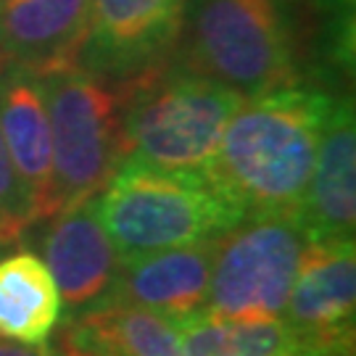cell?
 Here are the masks:
<instances>
[{"label": "cell", "instance_id": "1", "mask_svg": "<svg viewBox=\"0 0 356 356\" xmlns=\"http://www.w3.org/2000/svg\"><path fill=\"white\" fill-rule=\"evenodd\" d=\"M330 103V92L304 85L243 98L204 175L243 216H298Z\"/></svg>", "mask_w": 356, "mask_h": 356}, {"label": "cell", "instance_id": "2", "mask_svg": "<svg viewBox=\"0 0 356 356\" xmlns=\"http://www.w3.org/2000/svg\"><path fill=\"white\" fill-rule=\"evenodd\" d=\"M177 64L254 98L301 85L296 0H188Z\"/></svg>", "mask_w": 356, "mask_h": 356}, {"label": "cell", "instance_id": "3", "mask_svg": "<svg viewBox=\"0 0 356 356\" xmlns=\"http://www.w3.org/2000/svg\"><path fill=\"white\" fill-rule=\"evenodd\" d=\"M243 95L188 66H151L129 76L122 116L124 161L206 172ZM122 161V164H124Z\"/></svg>", "mask_w": 356, "mask_h": 356}, {"label": "cell", "instance_id": "4", "mask_svg": "<svg viewBox=\"0 0 356 356\" xmlns=\"http://www.w3.org/2000/svg\"><path fill=\"white\" fill-rule=\"evenodd\" d=\"M95 209L122 261L209 241L243 219L241 209L204 172L132 161L116 169Z\"/></svg>", "mask_w": 356, "mask_h": 356}, {"label": "cell", "instance_id": "5", "mask_svg": "<svg viewBox=\"0 0 356 356\" xmlns=\"http://www.w3.org/2000/svg\"><path fill=\"white\" fill-rule=\"evenodd\" d=\"M38 74L51 119L53 201L58 214L98 198L124 161L122 116L129 79L95 74L76 61L40 69Z\"/></svg>", "mask_w": 356, "mask_h": 356}, {"label": "cell", "instance_id": "6", "mask_svg": "<svg viewBox=\"0 0 356 356\" xmlns=\"http://www.w3.org/2000/svg\"><path fill=\"white\" fill-rule=\"evenodd\" d=\"M309 241L296 214L243 216L232 227L216 232L204 312L238 322L282 317Z\"/></svg>", "mask_w": 356, "mask_h": 356}, {"label": "cell", "instance_id": "7", "mask_svg": "<svg viewBox=\"0 0 356 356\" xmlns=\"http://www.w3.org/2000/svg\"><path fill=\"white\" fill-rule=\"evenodd\" d=\"M188 0H90V22L76 64L129 79L161 64L175 48Z\"/></svg>", "mask_w": 356, "mask_h": 356}, {"label": "cell", "instance_id": "8", "mask_svg": "<svg viewBox=\"0 0 356 356\" xmlns=\"http://www.w3.org/2000/svg\"><path fill=\"white\" fill-rule=\"evenodd\" d=\"M354 238H312L298 259L282 319L314 346L354 348Z\"/></svg>", "mask_w": 356, "mask_h": 356}, {"label": "cell", "instance_id": "9", "mask_svg": "<svg viewBox=\"0 0 356 356\" xmlns=\"http://www.w3.org/2000/svg\"><path fill=\"white\" fill-rule=\"evenodd\" d=\"M51 219L42 251L61 296V306L66 309V319H74L108 304L122 259L103 229L95 198L61 209Z\"/></svg>", "mask_w": 356, "mask_h": 356}, {"label": "cell", "instance_id": "10", "mask_svg": "<svg viewBox=\"0 0 356 356\" xmlns=\"http://www.w3.org/2000/svg\"><path fill=\"white\" fill-rule=\"evenodd\" d=\"M0 138L11 156L35 222L56 214L53 143L42 79L35 69L0 61Z\"/></svg>", "mask_w": 356, "mask_h": 356}, {"label": "cell", "instance_id": "11", "mask_svg": "<svg viewBox=\"0 0 356 356\" xmlns=\"http://www.w3.org/2000/svg\"><path fill=\"white\" fill-rule=\"evenodd\" d=\"M298 219L309 238H354L356 119L351 98L332 95Z\"/></svg>", "mask_w": 356, "mask_h": 356}, {"label": "cell", "instance_id": "12", "mask_svg": "<svg viewBox=\"0 0 356 356\" xmlns=\"http://www.w3.org/2000/svg\"><path fill=\"white\" fill-rule=\"evenodd\" d=\"M209 282L211 238L122 261L108 304L140 306L175 322L204 312Z\"/></svg>", "mask_w": 356, "mask_h": 356}, {"label": "cell", "instance_id": "13", "mask_svg": "<svg viewBox=\"0 0 356 356\" xmlns=\"http://www.w3.org/2000/svg\"><path fill=\"white\" fill-rule=\"evenodd\" d=\"M90 0H0V61L48 69L76 61Z\"/></svg>", "mask_w": 356, "mask_h": 356}, {"label": "cell", "instance_id": "14", "mask_svg": "<svg viewBox=\"0 0 356 356\" xmlns=\"http://www.w3.org/2000/svg\"><path fill=\"white\" fill-rule=\"evenodd\" d=\"M61 296L48 264L32 251L0 259V341L38 346L53 335Z\"/></svg>", "mask_w": 356, "mask_h": 356}, {"label": "cell", "instance_id": "15", "mask_svg": "<svg viewBox=\"0 0 356 356\" xmlns=\"http://www.w3.org/2000/svg\"><path fill=\"white\" fill-rule=\"evenodd\" d=\"M61 335L95 356H185L169 319L129 304H103L66 319Z\"/></svg>", "mask_w": 356, "mask_h": 356}, {"label": "cell", "instance_id": "16", "mask_svg": "<svg viewBox=\"0 0 356 356\" xmlns=\"http://www.w3.org/2000/svg\"><path fill=\"white\" fill-rule=\"evenodd\" d=\"M172 325L185 356H280L301 346H314L282 317L238 322L198 312Z\"/></svg>", "mask_w": 356, "mask_h": 356}, {"label": "cell", "instance_id": "17", "mask_svg": "<svg viewBox=\"0 0 356 356\" xmlns=\"http://www.w3.org/2000/svg\"><path fill=\"white\" fill-rule=\"evenodd\" d=\"M32 209L24 195V188L16 177L11 156L0 138V245L19 241L26 227H32Z\"/></svg>", "mask_w": 356, "mask_h": 356}, {"label": "cell", "instance_id": "18", "mask_svg": "<svg viewBox=\"0 0 356 356\" xmlns=\"http://www.w3.org/2000/svg\"><path fill=\"white\" fill-rule=\"evenodd\" d=\"M0 356H53V348L45 343H13V341H0Z\"/></svg>", "mask_w": 356, "mask_h": 356}, {"label": "cell", "instance_id": "19", "mask_svg": "<svg viewBox=\"0 0 356 356\" xmlns=\"http://www.w3.org/2000/svg\"><path fill=\"white\" fill-rule=\"evenodd\" d=\"M280 356H354V348H332V346H301Z\"/></svg>", "mask_w": 356, "mask_h": 356}, {"label": "cell", "instance_id": "20", "mask_svg": "<svg viewBox=\"0 0 356 356\" xmlns=\"http://www.w3.org/2000/svg\"><path fill=\"white\" fill-rule=\"evenodd\" d=\"M53 356H95V354H90L82 346L72 343L66 335H61V338H58V346L53 348Z\"/></svg>", "mask_w": 356, "mask_h": 356}]
</instances>
